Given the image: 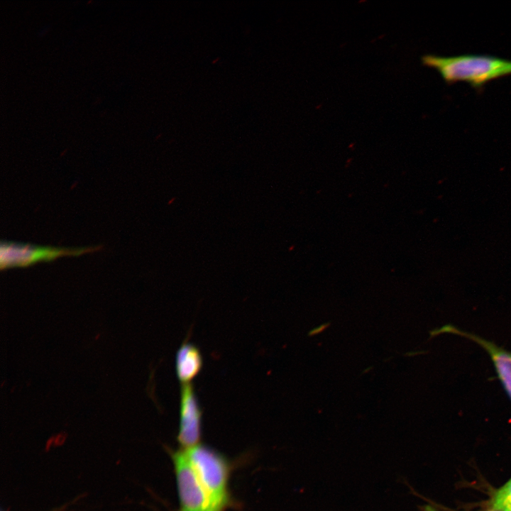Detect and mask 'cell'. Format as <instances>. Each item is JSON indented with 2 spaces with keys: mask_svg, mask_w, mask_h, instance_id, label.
Here are the masks:
<instances>
[{
  "mask_svg": "<svg viewBox=\"0 0 511 511\" xmlns=\"http://www.w3.org/2000/svg\"><path fill=\"white\" fill-rule=\"evenodd\" d=\"M203 358L197 346L185 341L178 348L175 358L177 379L181 385L189 384L202 370Z\"/></svg>",
  "mask_w": 511,
  "mask_h": 511,
  "instance_id": "52a82bcc",
  "label": "cell"
},
{
  "mask_svg": "<svg viewBox=\"0 0 511 511\" xmlns=\"http://www.w3.org/2000/svg\"><path fill=\"white\" fill-rule=\"evenodd\" d=\"M429 511H432V510H429Z\"/></svg>",
  "mask_w": 511,
  "mask_h": 511,
  "instance_id": "30bf717a",
  "label": "cell"
},
{
  "mask_svg": "<svg viewBox=\"0 0 511 511\" xmlns=\"http://www.w3.org/2000/svg\"><path fill=\"white\" fill-rule=\"evenodd\" d=\"M181 511H216L185 450L172 454Z\"/></svg>",
  "mask_w": 511,
  "mask_h": 511,
  "instance_id": "277c9868",
  "label": "cell"
},
{
  "mask_svg": "<svg viewBox=\"0 0 511 511\" xmlns=\"http://www.w3.org/2000/svg\"><path fill=\"white\" fill-rule=\"evenodd\" d=\"M487 511H499V510H495V509H491V510H487Z\"/></svg>",
  "mask_w": 511,
  "mask_h": 511,
  "instance_id": "9c48e42d",
  "label": "cell"
},
{
  "mask_svg": "<svg viewBox=\"0 0 511 511\" xmlns=\"http://www.w3.org/2000/svg\"><path fill=\"white\" fill-rule=\"evenodd\" d=\"M99 248H60L2 241L0 247V267L1 269L26 267L38 262L51 261L60 257L78 256L97 251Z\"/></svg>",
  "mask_w": 511,
  "mask_h": 511,
  "instance_id": "3957f363",
  "label": "cell"
},
{
  "mask_svg": "<svg viewBox=\"0 0 511 511\" xmlns=\"http://www.w3.org/2000/svg\"><path fill=\"white\" fill-rule=\"evenodd\" d=\"M422 62L425 66L437 70L448 84L466 82L476 89L490 81L511 75V60L490 55H426Z\"/></svg>",
  "mask_w": 511,
  "mask_h": 511,
  "instance_id": "6da1fadb",
  "label": "cell"
},
{
  "mask_svg": "<svg viewBox=\"0 0 511 511\" xmlns=\"http://www.w3.org/2000/svg\"><path fill=\"white\" fill-rule=\"evenodd\" d=\"M449 333L468 338L483 347L490 356L495 371L507 395L511 400V353L473 334L447 324L431 331V336Z\"/></svg>",
  "mask_w": 511,
  "mask_h": 511,
  "instance_id": "8992f818",
  "label": "cell"
},
{
  "mask_svg": "<svg viewBox=\"0 0 511 511\" xmlns=\"http://www.w3.org/2000/svg\"><path fill=\"white\" fill-rule=\"evenodd\" d=\"M491 505L499 511H511V478L495 491Z\"/></svg>",
  "mask_w": 511,
  "mask_h": 511,
  "instance_id": "ba28073f",
  "label": "cell"
},
{
  "mask_svg": "<svg viewBox=\"0 0 511 511\" xmlns=\"http://www.w3.org/2000/svg\"><path fill=\"white\" fill-rule=\"evenodd\" d=\"M202 414L192 384L181 385L177 441L182 449L199 444L202 434Z\"/></svg>",
  "mask_w": 511,
  "mask_h": 511,
  "instance_id": "5b68a950",
  "label": "cell"
},
{
  "mask_svg": "<svg viewBox=\"0 0 511 511\" xmlns=\"http://www.w3.org/2000/svg\"><path fill=\"white\" fill-rule=\"evenodd\" d=\"M185 450L216 511H223L229 502V466L223 456L213 449L197 444Z\"/></svg>",
  "mask_w": 511,
  "mask_h": 511,
  "instance_id": "7a4b0ae2",
  "label": "cell"
}]
</instances>
